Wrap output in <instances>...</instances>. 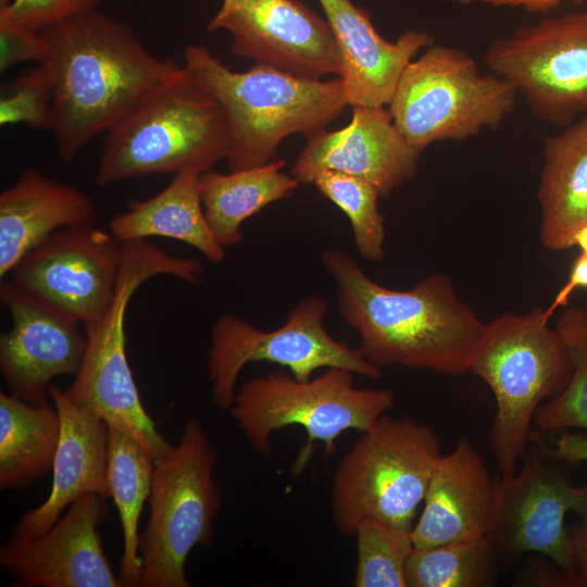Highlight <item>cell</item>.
Instances as JSON below:
<instances>
[{
  "instance_id": "6da1fadb",
  "label": "cell",
  "mask_w": 587,
  "mask_h": 587,
  "mask_svg": "<svg viewBox=\"0 0 587 587\" xmlns=\"http://www.w3.org/2000/svg\"><path fill=\"white\" fill-rule=\"evenodd\" d=\"M321 263L335 284L344 322L372 364L449 376L470 372L486 323L458 297L449 276L434 273L396 290L376 283L339 249H324Z\"/></svg>"
},
{
  "instance_id": "7a4b0ae2",
  "label": "cell",
  "mask_w": 587,
  "mask_h": 587,
  "mask_svg": "<svg viewBox=\"0 0 587 587\" xmlns=\"http://www.w3.org/2000/svg\"><path fill=\"white\" fill-rule=\"evenodd\" d=\"M41 33L49 47L41 65L53 92L52 133L64 163L117 125L179 67L150 52L127 24L96 8Z\"/></svg>"
},
{
  "instance_id": "3957f363",
  "label": "cell",
  "mask_w": 587,
  "mask_h": 587,
  "mask_svg": "<svg viewBox=\"0 0 587 587\" xmlns=\"http://www.w3.org/2000/svg\"><path fill=\"white\" fill-rule=\"evenodd\" d=\"M185 68L220 104L230 134L225 159L229 172L276 159L282 140L294 134L310 138L349 105L340 77L292 75L254 63L234 72L203 46H187Z\"/></svg>"
},
{
  "instance_id": "277c9868",
  "label": "cell",
  "mask_w": 587,
  "mask_h": 587,
  "mask_svg": "<svg viewBox=\"0 0 587 587\" xmlns=\"http://www.w3.org/2000/svg\"><path fill=\"white\" fill-rule=\"evenodd\" d=\"M229 148L222 108L183 65L107 133L95 180L104 187L151 174H202Z\"/></svg>"
},
{
  "instance_id": "5b68a950",
  "label": "cell",
  "mask_w": 587,
  "mask_h": 587,
  "mask_svg": "<svg viewBox=\"0 0 587 587\" xmlns=\"http://www.w3.org/2000/svg\"><path fill=\"white\" fill-rule=\"evenodd\" d=\"M158 275L198 285L204 268L199 261L171 255L147 239L123 243L113 302L100 320L84 326L87 337L84 361L72 384L64 389L74 404L133 437L154 460L172 445L157 429L141 402L127 359L125 319L136 290Z\"/></svg>"
},
{
  "instance_id": "8992f818",
  "label": "cell",
  "mask_w": 587,
  "mask_h": 587,
  "mask_svg": "<svg viewBox=\"0 0 587 587\" xmlns=\"http://www.w3.org/2000/svg\"><path fill=\"white\" fill-rule=\"evenodd\" d=\"M572 370L565 344L549 326L545 309L505 313L486 323L470 372L495 398L489 445L501 477L517 470L538 407L564 389Z\"/></svg>"
},
{
  "instance_id": "52a82bcc",
  "label": "cell",
  "mask_w": 587,
  "mask_h": 587,
  "mask_svg": "<svg viewBox=\"0 0 587 587\" xmlns=\"http://www.w3.org/2000/svg\"><path fill=\"white\" fill-rule=\"evenodd\" d=\"M435 429L412 416L384 414L342 455L333 476L332 517L353 535L364 520L412 530L441 457Z\"/></svg>"
},
{
  "instance_id": "ba28073f",
  "label": "cell",
  "mask_w": 587,
  "mask_h": 587,
  "mask_svg": "<svg viewBox=\"0 0 587 587\" xmlns=\"http://www.w3.org/2000/svg\"><path fill=\"white\" fill-rule=\"evenodd\" d=\"M354 375L344 369H325L307 380L280 372L254 376L236 390L228 411L250 447L263 457L273 452L274 432L302 427L307 441L291 469L299 475L311 458L315 441L332 455L344 432L362 433L394 407L395 395L390 389L355 387Z\"/></svg>"
},
{
  "instance_id": "9c48e42d",
  "label": "cell",
  "mask_w": 587,
  "mask_h": 587,
  "mask_svg": "<svg viewBox=\"0 0 587 587\" xmlns=\"http://www.w3.org/2000/svg\"><path fill=\"white\" fill-rule=\"evenodd\" d=\"M216 463V450L193 417L178 442L154 460L149 517L139 535V587L190 586L187 559L197 546L212 544L222 505Z\"/></svg>"
},
{
  "instance_id": "30bf717a",
  "label": "cell",
  "mask_w": 587,
  "mask_h": 587,
  "mask_svg": "<svg viewBox=\"0 0 587 587\" xmlns=\"http://www.w3.org/2000/svg\"><path fill=\"white\" fill-rule=\"evenodd\" d=\"M517 95L504 78L482 73L463 50L433 43L407 65L387 107L395 126L421 153L433 142L497 129Z\"/></svg>"
},
{
  "instance_id": "8fae6325",
  "label": "cell",
  "mask_w": 587,
  "mask_h": 587,
  "mask_svg": "<svg viewBox=\"0 0 587 587\" xmlns=\"http://www.w3.org/2000/svg\"><path fill=\"white\" fill-rule=\"evenodd\" d=\"M327 301L315 294L301 299L286 322L262 330L245 319L224 313L212 325L207 369L213 403L228 411L243 367L270 362L287 367L292 376L307 380L316 370L344 369L367 378L382 376L361 350L335 339L325 328Z\"/></svg>"
},
{
  "instance_id": "7c38bea8",
  "label": "cell",
  "mask_w": 587,
  "mask_h": 587,
  "mask_svg": "<svg viewBox=\"0 0 587 587\" xmlns=\"http://www.w3.org/2000/svg\"><path fill=\"white\" fill-rule=\"evenodd\" d=\"M536 434L514 474L496 480L487 537L501 564L525 554L549 558L582 587L565 516L587 514V485L575 484Z\"/></svg>"
},
{
  "instance_id": "4fadbf2b",
  "label": "cell",
  "mask_w": 587,
  "mask_h": 587,
  "mask_svg": "<svg viewBox=\"0 0 587 587\" xmlns=\"http://www.w3.org/2000/svg\"><path fill=\"white\" fill-rule=\"evenodd\" d=\"M484 62L523 96L538 120L570 125L587 114V9L492 39Z\"/></svg>"
},
{
  "instance_id": "5bb4252c",
  "label": "cell",
  "mask_w": 587,
  "mask_h": 587,
  "mask_svg": "<svg viewBox=\"0 0 587 587\" xmlns=\"http://www.w3.org/2000/svg\"><path fill=\"white\" fill-rule=\"evenodd\" d=\"M123 243L95 224L64 227L30 250L4 280L29 301L83 326L111 307Z\"/></svg>"
},
{
  "instance_id": "9a60e30c",
  "label": "cell",
  "mask_w": 587,
  "mask_h": 587,
  "mask_svg": "<svg viewBox=\"0 0 587 587\" xmlns=\"http://www.w3.org/2000/svg\"><path fill=\"white\" fill-rule=\"evenodd\" d=\"M226 30L239 58L286 73L341 75V57L326 20L299 0H223L207 32Z\"/></svg>"
},
{
  "instance_id": "2e32d148",
  "label": "cell",
  "mask_w": 587,
  "mask_h": 587,
  "mask_svg": "<svg viewBox=\"0 0 587 587\" xmlns=\"http://www.w3.org/2000/svg\"><path fill=\"white\" fill-rule=\"evenodd\" d=\"M107 497L87 492L73 501L45 533L9 538L0 565L16 587H122L102 545L99 525Z\"/></svg>"
},
{
  "instance_id": "e0dca14e",
  "label": "cell",
  "mask_w": 587,
  "mask_h": 587,
  "mask_svg": "<svg viewBox=\"0 0 587 587\" xmlns=\"http://www.w3.org/2000/svg\"><path fill=\"white\" fill-rule=\"evenodd\" d=\"M420 152L395 126L385 107H352L348 125L308 138L290 174L312 184L323 171L349 174L369 182L380 198L413 178Z\"/></svg>"
},
{
  "instance_id": "ac0fdd59",
  "label": "cell",
  "mask_w": 587,
  "mask_h": 587,
  "mask_svg": "<svg viewBox=\"0 0 587 587\" xmlns=\"http://www.w3.org/2000/svg\"><path fill=\"white\" fill-rule=\"evenodd\" d=\"M0 300L11 319V326L0 335V370L10 394L33 405H48L52 379L74 377L82 366L85 330L24 298L4 280Z\"/></svg>"
},
{
  "instance_id": "d6986e66",
  "label": "cell",
  "mask_w": 587,
  "mask_h": 587,
  "mask_svg": "<svg viewBox=\"0 0 587 587\" xmlns=\"http://www.w3.org/2000/svg\"><path fill=\"white\" fill-rule=\"evenodd\" d=\"M336 40L342 70L339 76L349 105L385 107L407 65L434 43L424 30L403 32L395 42L374 27L370 14L351 0H317Z\"/></svg>"
},
{
  "instance_id": "ffe728a7",
  "label": "cell",
  "mask_w": 587,
  "mask_h": 587,
  "mask_svg": "<svg viewBox=\"0 0 587 587\" xmlns=\"http://www.w3.org/2000/svg\"><path fill=\"white\" fill-rule=\"evenodd\" d=\"M48 392L61 421L51 491L41 504L24 512L11 538L45 533L84 494L97 492L110 498L108 424L74 404L59 386L51 385Z\"/></svg>"
},
{
  "instance_id": "44dd1931",
  "label": "cell",
  "mask_w": 587,
  "mask_h": 587,
  "mask_svg": "<svg viewBox=\"0 0 587 587\" xmlns=\"http://www.w3.org/2000/svg\"><path fill=\"white\" fill-rule=\"evenodd\" d=\"M496 480L466 436L441 454L424 498V509L411 530L414 547L426 548L486 537Z\"/></svg>"
},
{
  "instance_id": "7402d4cb",
  "label": "cell",
  "mask_w": 587,
  "mask_h": 587,
  "mask_svg": "<svg viewBox=\"0 0 587 587\" xmlns=\"http://www.w3.org/2000/svg\"><path fill=\"white\" fill-rule=\"evenodd\" d=\"M96 218L95 204L82 189L35 167L22 170L0 193V279L57 230Z\"/></svg>"
},
{
  "instance_id": "603a6c76",
  "label": "cell",
  "mask_w": 587,
  "mask_h": 587,
  "mask_svg": "<svg viewBox=\"0 0 587 587\" xmlns=\"http://www.w3.org/2000/svg\"><path fill=\"white\" fill-rule=\"evenodd\" d=\"M537 200L541 245L551 251L573 247L587 223V114L545 139Z\"/></svg>"
},
{
  "instance_id": "cb8c5ba5",
  "label": "cell",
  "mask_w": 587,
  "mask_h": 587,
  "mask_svg": "<svg viewBox=\"0 0 587 587\" xmlns=\"http://www.w3.org/2000/svg\"><path fill=\"white\" fill-rule=\"evenodd\" d=\"M182 172L157 195L133 200L124 212L109 224V232L121 243L165 237L182 241L198 250L210 263L220 264L225 250L216 240L203 211L199 177Z\"/></svg>"
},
{
  "instance_id": "d4e9b609",
  "label": "cell",
  "mask_w": 587,
  "mask_h": 587,
  "mask_svg": "<svg viewBox=\"0 0 587 587\" xmlns=\"http://www.w3.org/2000/svg\"><path fill=\"white\" fill-rule=\"evenodd\" d=\"M286 161L274 159L261 166L228 174L207 171L199 189L207 221L224 248L242 241L241 226L266 205L289 197L298 180L282 170Z\"/></svg>"
},
{
  "instance_id": "484cf974",
  "label": "cell",
  "mask_w": 587,
  "mask_h": 587,
  "mask_svg": "<svg viewBox=\"0 0 587 587\" xmlns=\"http://www.w3.org/2000/svg\"><path fill=\"white\" fill-rule=\"evenodd\" d=\"M57 409L0 392V488L21 489L52 471L60 441Z\"/></svg>"
},
{
  "instance_id": "4316f807",
  "label": "cell",
  "mask_w": 587,
  "mask_h": 587,
  "mask_svg": "<svg viewBox=\"0 0 587 587\" xmlns=\"http://www.w3.org/2000/svg\"><path fill=\"white\" fill-rule=\"evenodd\" d=\"M153 471V457L133 437L109 426L108 480L123 534L118 571L122 587L140 586L139 519L150 497Z\"/></svg>"
},
{
  "instance_id": "83f0119b",
  "label": "cell",
  "mask_w": 587,
  "mask_h": 587,
  "mask_svg": "<svg viewBox=\"0 0 587 587\" xmlns=\"http://www.w3.org/2000/svg\"><path fill=\"white\" fill-rule=\"evenodd\" d=\"M500 565L487 536L414 547L407 564V583L408 587H491L497 584Z\"/></svg>"
},
{
  "instance_id": "f1b7e54d",
  "label": "cell",
  "mask_w": 587,
  "mask_h": 587,
  "mask_svg": "<svg viewBox=\"0 0 587 587\" xmlns=\"http://www.w3.org/2000/svg\"><path fill=\"white\" fill-rule=\"evenodd\" d=\"M554 328L567 349L572 375L559 395L538 407L533 425L545 433L571 427L587 429V309H565Z\"/></svg>"
},
{
  "instance_id": "f546056e",
  "label": "cell",
  "mask_w": 587,
  "mask_h": 587,
  "mask_svg": "<svg viewBox=\"0 0 587 587\" xmlns=\"http://www.w3.org/2000/svg\"><path fill=\"white\" fill-rule=\"evenodd\" d=\"M312 184L347 215L360 257L371 262L382 261L386 229L375 187L362 178L335 171L319 173Z\"/></svg>"
},
{
  "instance_id": "4dcf8cb0",
  "label": "cell",
  "mask_w": 587,
  "mask_h": 587,
  "mask_svg": "<svg viewBox=\"0 0 587 587\" xmlns=\"http://www.w3.org/2000/svg\"><path fill=\"white\" fill-rule=\"evenodd\" d=\"M357 539L354 587H408L407 564L414 549L411 530L377 520L361 521Z\"/></svg>"
},
{
  "instance_id": "1f68e13d",
  "label": "cell",
  "mask_w": 587,
  "mask_h": 587,
  "mask_svg": "<svg viewBox=\"0 0 587 587\" xmlns=\"http://www.w3.org/2000/svg\"><path fill=\"white\" fill-rule=\"evenodd\" d=\"M0 124L52 130L53 92L43 65L38 64L2 85Z\"/></svg>"
},
{
  "instance_id": "d6a6232c",
  "label": "cell",
  "mask_w": 587,
  "mask_h": 587,
  "mask_svg": "<svg viewBox=\"0 0 587 587\" xmlns=\"http://www.w3.org/2000/svg\"><path fill=\"white\" fill-rule=\"evenodd\" d=\"M100 0H0V16L41 32L74 14L96 8Z\"/></svg>"
},
{
  "instance_id": "836d02e7",
  "label": "cell",
  "mask_w": 587,
  "mask_h": 587,
  "mask_svg": "<svg viewBox=\"0 0 587 587\" xmlns=\"http://www.w3.org/2000/svg\"><path fill=\"white\" fill-rule=\"evenodd\" d=\"M48 42L41 32L12 23L0 16V72L24 62L42 64Z\"/></svg>"
},
{
  "instance_id": "e575fe53",
  "label": "cell",
  "mask_w": 587,
  "mask_h": 587,
  "mask_svg": "<svg viewBox=\"0 0 587 587\" xmlns=\"http://www.w3.org/2000/svg\"><path fill=\"white\" fill-rule=\"evenodd\" d=\"M514 586L574 587L570 576L549 558L533 553L519 571Z\"/></svg>"
},
{
  "instance_id": "d590c367",
  "label": "cell",
  "mask_w": 587,
  "mask_h": 587,
  "mask_svg": "<svg viewBox=\"0 0 587 587\" xmlns=\"http://www.w3.org/2000/svg\"><path fill=\"white\" fill-rule=\"evenodd\" d=\"M587 288V254L580 253L572 265L566 283L557 292L550 305L545 309L546 316L550 320L554 311L567 304V301L576 289Z\"/></svg>"
},
{
  "instance_id": "8d00e7d4",
  "label": "cell",
  "mask_w": 587,
  "mask_h": 587,
  "mask_svg": "<svg viewBox=\"0 0 587 587\" xmlns=\"http://www.w3.org/2000/svg\"><path fill=\"white\" fill-rule=\"evenodd\" d=\"M552 455L565 463L587 461V437L583 434L564 432L551 448Z\"/></svg>"
},
{
  "instance_id": "74e56055",
  "label": "cell",
  "mask_w": 587,
  "mask_h": 587,
  "mask_svg": "<svg viewBox=\"0 0 587 587\" xmlns=\"http://www.w3.org/2000/svg\"><path fill=\"white\" fill-rule=\"evenodd\" d=\"M576 570L582 587L587 586V514L570 528Z\"/></svg>"
},
{
  "instance_id": "f35d334b",
  "label": "cell",
  "mask_w": 587,
  "mask_h": 587,
  "mask_svg": "<svg viewBox=\"0 0 587 587\" xmlns=\"http://www.w3.org/2000/svg\"><path fill=\"white\" fill-rule=\"evenodd\" d=\"M458 4L482 3L491 7L523 8L530 13H547L565 1L585 2L587 0H446Z\"/></svg>"
},
{
  "instance_id": "ab89813d",
  "label": "cell",
  "mask_w": 587,
  "mask_h": 587,
  "mask_svg": "<svg viewBox=\"0 0 587 587\" xmlns=\"http://www.w3.org/2000/svg\"><path fill=\"white\" fill-rule=\"evenodd\" d=\"M573 246H577L580 249V253L587 254V223L575 233Z\"/></svg>"
},
{
  "instance_id": "60d3db41",
  "label": "cell",
  "mask_w": 587,
  "mask_h": 587,
  "mask_svg": "<svg viewBox=\"0 0 587 587\" xmlns=\"http://www.w3.org/2000/svg\"><path fill=\"white\" fill-rule=\"evenodd\" d=\"M101 1V0H100Z\"/></svg>"
}]
</instances>
